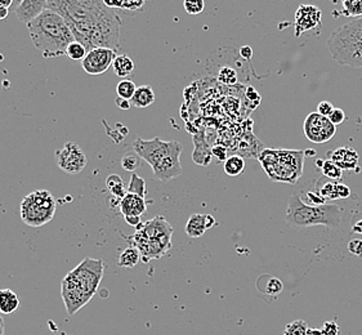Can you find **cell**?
Wrapping results in <instances>:
<instances>
[{"instance_id":"1","label":"cell","mask_w":362,"mask_h":335,"mask_svg":"<svg viewBox=\"0 0 362 335\" xmlns=\"http://www.w3.org/2000/svg\"><path fill=\"white\" fill-rule=\"evenodd\" d=\"M47 9L61 16L73 31L75 40L87 51L120 48L122 18L101 0H48Z\"/></svg>"},{"instance_id":"2","label":"cell","mask_w":362,"mask_h":335,"mask_svg":"<svg viewBox=\"0 0 362 335\" xmlns=\"http://www.w3.org/2000/svg\"><path fill=\"white\" fill-rule=\"evenodd\" d=\"M103 272V261L87 257L62 278L61 297L67 314L73 316L90 302L100 288Z\"/></svg>"},{"instance_id":"3","label":"cell","mask_w":362,"mask_h":335,"mask_svg":"<svg viewBox=\"0 0 362 335\" xmlns=\"http://www.w3.org/2000/svg\"><path fill=\"white\" fill-rule=\"evenodd\" d=\"M28 30L31 42L44 59L66 56L69 45L75 42L65 20L51 9H45L35 21L29 23Z\"/></svg>"},{"instance_id":"4","label":"cell","mask_w":362,"mask_h":335,"mask_svg":"<svg viewBox=\"0 0 362 335\" xmlns=\"http://www.w3.org/2000/svg\"><path fill=\"white\" fill-rule=\"evenodd\" d=\"M182 147L177 141H163L159 137L153 139H137L133 142V151L145 160L156 180L167 182L182 175Z\"/></svg>"},{"instance_id":"5","label":"cell","mask_w":362,"mask_h":335,"mask_svg":"<svg viewBox=\"0 0 362 335\" xmlns=\"http://www.w3.org/2000/svg\"><path fill=\"white\" fill-rule=\"evenodd\" d=\"M286 223L291 227L325 226L339 228L343 223V209L339 205L305 204L299 194H293L285 214Z\"/></svg>"},{"instance_id":"6","label":"cell","mask_w":362,"mask_h":335,"mask_svg":"<svg viewBox=\"0 0 362 335\" xmlns=\"http://www.w3.org/2000/svg\"><path fill=\"white\" fill-rule=\"evenodd\" d=\"M326 45L339 65L362 69V17L333 31Z\"/></svg>"},{"instance_id":"7","label":"cell","mask_w":362,"mask_h":335,"mask_svg":"<svg viewBox=\"0 0 362 335\" xmlns=\"http://www.w3.org/2000/svg\"><path fill=\"white\" fill-rule=\"evenodd\" d=\"M259 161L269 180L276 182L296 183L303 173L305 153L267 148L259 155Z\"/></svg>"},{"instance_id":"8","label":"cell","mask_w":362,"mask_h":335,"mask_svg":"<svg viewBox=\"0 0 362 335\" xmlns=\"http://www.w3.org/2000/svg\"><path fill=\"white\" fill-rule=\"evenodd\" d=\"M57 204L51 192L37 189L23 197L20 204L22 222L30 227H42L54 218Z\"/></svg>"},{"instance_id":"9","label":"cell","mask_w":362,"mask_h":335,"mask_svg":"<svg viewBox=\"0 0 362 335\" xmlns=\"http://www.w3.org/2000/svg\"><path fill=\"white\" fill-rule=\"evenodd\" d=\"M57 165L67 175H79L87 167V155L76 142H67L56 153Z\"/></svg>"},{"instance_id":"10","label":"cell","mask_w":362,"mask_h":335,"mask_svg":"<svg viewBox=\"0 0 362 335\" xmlns=\"http://www.w3.org/2000/svg\"><path fill=\"white\" fill-rule=\"evenodd\" d=\"M303 131L312 143L322 145L333 139L337 133V127L329 120V117H322L319 112H311L305 117Z\"/></svg>"},{"instance_id":"11","label":"cell","mask_w":362,"mask_h":335,"mask_svg":"<svg viewBox=\"0 0 362 335\" xmlns=\"http://www.w3.org/2000/svg\"><path fill=\"white\" fill-rule=\"evenodd\" d=\"M116 59V51L109 48H95L81 61V67L88 75H103L109 71Z\"/></svg>"},{"instance_id":"12","label":"cell","mask_w":362,"mask_h":335,"mask_svg":"<svg viewBox=\"0 0 362 335\" xmlns=\"http://www.w3.org/2000/svg\"><path fill=\"white\" fill-rule=\"evenodd\" d=\"M321 18H322V12L320 8L310 4H305L298 8L296 13V37H300L310 30L316 29L319 25H321Z\"/></svg>"},{"instance_id":"13","label":"cell","mask_w":362,"mask_h":335,"mask_svg":"<svg viewBox=\"0 0 362 335\" xmlns=\"http://www.w3.org/2000/svg\"><path fill=\"white\" fill-rule=\"evenodd\" d=\"M45 9H47L45 0H22L17 4L15 12L18 21H21L28 26L31 22L35 21Z\"/></svg>"},{"instance_id":"14","label":"cell","mask_w":362,"mask_h":335,"mask_svg":"<svg viewBox=\"0 0 362 335\" xmlns=\"http://www.w3.org/2000/svg\"><path fill=\"white\" fill-rule=\"evenodd\" d=\"M216 225H217V221L210 214H192L186 223L185 231L191 239H197L203 236L206 230H209Z\"/></svg>"},{"instance_id":"15","label":"cell","mask_w":362,"mask_h":335,"mask_svg":"<svg viewBox=\"0 0 362 335\" xmlns=\"http://www.w3.org/2000/svg\"><path fill=\"white\" fill-rule=\"evenodd\" d=\"M148 203L144 197L134 194H127L119 205V211L123 217H141L147 211Z\"/></svg>"},{"instance_id":"16","label":"cell","mask_w":362,"mask_h":335,"mask_svg":"<svg viewBox=\"0 0 362 335\" xmlns=\"http://www.w3.org/2000/svg\"><path fill=\"white\" fill-rule=\"evenodd\" d=\"M330 160L341 170H355L358 164V153L351 147H339L335 151H330Z\"/></svg>"},{"instance_id":"17","label":"cell","mask_w":362,"mask_h":335,"mask_svg":"<svg viewBox=\"0 0 362 335\" xmlns=\"http://www.w3.org/2000/svg\"><path fill=\"white\" fill-rule=\"evenodd\" d=\"M106 187H107V191L111 195L110 206L111 208H119L120 201L128 194V191L124 187L123 178L119 175H109L107 180H106Z\"/></svg>"},{"instance_id":"18","label":"cell","mask_w":362,"mask_h":335,"mask_svg":"<svg viewBox=\"0 0 362 335\" xmlns=\"http://www.w3.org/2000/svg\"><path fill=\"white\" fill-rule=\"evenodd\" d=\"M317 191L320 195L325 200H338V199H347L351 196V189L343 183H337L334 181L317 184Z\"/></svg>"},{"instance_id":"19","label":"cell","mask_w":362,"mask_h":335,"mask_svg":"<svg viewBox=\"0 0 362 335\" xmlns=\"http://www.w3.org/2000/svg\"><path fill=\"white\" fill-rule=\"evenodd\" d=\"M132 106L137 109H146L155 102V92L150 86H141L131 100Z\"/></svg>"},{"instance_id":"20","label":"cell","mask_w":362,"mask_h":335,"mask_svg":"<svg viewBox=\"0 0 362 335\" xmlns=\"http://www.w3.org/2000/svg\"><path fill=\"white\" fill-rule=\"evenodd\" d=\"M20 307V298L11 289L0 290V314L11 315L16 312Z\"/></svg>"},{"instance_id":"21","label":"cell","mask_w":362,"mask_h":335,"mask_svg":"<svg viewBox=\"0 0 362 335\" xmlns=\"http://www.w3.org/2000/svg\"><path fill=\"white\" fill-rule=\"evenodd\" d=\"M112 67H114V73L116 74V76L122 78V81L127 79L128 76H131L132 74L134 73V70H136L134 61L127 54L116 56Z\"/></svg>"},{"instance_id":"22","label":"cell","mask_w":362,"mask_h":335,"mask_svg":"<svg viewBox=\"0 0 362 335\" xmlns=\"http://www.w3.org/2000/svg\"><path fill=\"white\" fill-rule=\"evenodd\" d=\"M141 259L142 258H141V253L138 252V249L128 247V248L124 249L122 254L119 255L117 266L122 269H133L134 266H137Z\"/></svg>"},{"instance_id":"23","label":"cell","mask_w":362,"mask_h":335,"mask_svg":"<svg viewBox=\"0 0 362 335\" xmlns=\"http://www.w3.org/2000/svg\"><path fill=\"white\" fill-rule=\"evenodd\" d=\"M105 4L111 9H120L127 12H142L145 8L146 1L142 0H123V1H109L105 0Z\"/></svg>"},{"instance_id":"24","label":"cell","mask_w":362,"mask_h":335,"mask_svg":"<svg viewBox=\"0 0 362 335\" xmlns=\"http://www.w3.org/2000/svg\"><path fill=\"white\" fill-rule=\"evenodd\" d=\"M223 169H225L226 175L228 177H238L245 169V160L240 155H232L225 161Z\"/></svg>"},{"instance_id":"25","label":"cell","mask_w":362,"mask_h":335,"mask_svg":"<svg viewBox=\"0 0 362 335\" xmlns=\"http://www.w3.org/2000/svg\"><path fill=\"white\" fill-rule=\"evenodd\" d=\"M127 191H128V194H134V195L146 199V196H147V186H146L145 180L141 178L136 173H132L131 181H129Z\"/></svg>"},{"instance_id":"26","label":"cell","mask_w":362,"mask_h":335,"mask_svg":"<svg viewBox=\"0 0 362 335\" xmlns=\"http://www.w3.org/2000/svg\"><path fill=\"white\" fill-rule=\"evenodd\" d=\"M321 170H322V175L330 180V181H341V177H343V170L338 165H335L333 161L330 159L322 161L321 164Z\"/></svg>"},{"instance_id":"27","label":"cell","mask_w":362,"mask_h":335,"mask_svg":"<svg viewBox=\"0 0 362 335\" xmlns=\"http://www.w3.org/2000/svg\"><path fill=\"white\" fill-rule=\"evenodd\" d=\"M136 90H137V87H136L134 81H129V79L120 81V83L116 87L117 97L123 98V100H128V101H131L132 98H133Z\"/></svg>"},{"instance_id":"28","label":"cell","mask_w":362,"mask_h":335,"mask_svg":"<svg viewBox=\"0 0 362 335\" xmlns=\"http://www.w3.org/2000/svg\"><path fill=\"white\" fill-rule=\"evenodd\" d=\"M87 53V48H86L83 44L75 40V42H73V43L69 45V48H67V51H66V56L71 59V61L81 62L83 59H86Z\"/></svg>"},{"instance_id":"29","label":"cell","mask_w":362,"mask_h":335,"mask_svg":"<svg viewBox=\"0 0 362 335\" xmlns=\"http://www.w3.org/2000/svg\"><path fill=\"white\" fill-rule=\"evenodd\" d=\"M141 164H142V159L134 151L127 153L122 158V168H123L124 170H127V172L134 173L138 168L141 167Z\"/></svg>"},{"instance_id":"30","label":"cell","mask_w":362,"mask_h":335,"mask_svg":"<svg viewBox=\"0 0 362 335\" xmlns=\"http://www.w3.org/2000/svg\"><path fill=\"white\" fill-rule=\"evenodd\" d=\"M343 13L348 17H362L361 0H346L343 1Z\"/></svg>"},{"instance_id":"31","label":"cell","mask_w":362,"mask_h":335,"mask_svg":"<svg viewBox=\"0 0 362 335\" xmlns=\"http://www.w3.org/2000/svg\"><path fill=\"white\" fill-rule=\"evenodd\" d=\"M308 329V324L305 320L291 321L285 327L284 335H307Z\"/></svg>"},{"instance_id":"32","label":"cell","mask_w":362,"mask_h":335,"mask_svg":"<svg viewBox=\"0 0 362 335\" xmlns=\"http://www.w3.org/2000/svg\"><path fill=\"white\" fill-rule=\"evenodd\" d=\"M218 81L223 83L226 86H233L238 83V73L235 69L223 66V67H221V70L218 73Z\"/></svg>"},{"instance_id":"33","label":"cell","mask_w":362,"mask_h":335,"mask_svg":"<svg viewBox=\"0 0 362 335\" xmlns=\"http://www.w3.org/2000/svg\"><path fill=\"white\" fill-rule=\"evenodd\" d=\"M183 7L189 15H200L205 8V3L203 0H186Z\"/></svg>"},{"instance_id":"34","label":"cell","mask_w":362,"mask_h":335,"mask_svg":"<svg viewBox=\"0 0 362 335\" xmlns=\"http://www.w3.org/2000/svg\"><path fill=\"white\" fill-rule=\"evenodd\" d=\"M267 289L268 290L266 292V294H268V295H277L279 293L283 290V284L280 283L279 278L269 277V278H268Z\"/></svg>"},{"instance_id":"35","label":"cell","mask_w":362,"mask_h":335,"mask_svg":"<svg viewBox=\"0 0 362 335\" xmlns=\"http://www.w3.org/2000/svg\"><path fill=\"white\" fill-rule=\"evenodd\" d=\"M347 249L351 254L362 258V239H352L348 242Z\"/></svg>"},{"instance_id":"36","label":"cell","mask_w":362,"mask_h":335,"mask_svg":"<svg viewBox=\"0 0 362 335\" xmlns=\"http://www.w3.org/2000/svg\"><path fill=\"white\" fill-rule=\"evenodd\" d=\"M15 0H0V21L7 20L9 9L15 6Z\"/></svg>"},{"instance_id":"37","label":"cell","mask_w":362,"mask_h":335,"mask_svg":"<svg viewBox=\"0 0 362 335\" xmlns=\"http://www.w3.org/2000/svg\"><path fill=\"white\" fill-rule=\"evenodd\" d=\"M307 201L310 203V205H324L326 204V200L324 197L320 195L319 191H310V192H307Z\"/></svg>"},{"instance_id":"38","label":"cell","mask_w":362,"mask_h":335,"mask_svg":"<svg viewBox=\"0 0 362 335\" xmlns=\"http://www.w3.org/2000/svg\"><path fill=\"white\" fill-rule=\"evenodd\" d=\"M329 120L337 127V125L341 124L346 120V114L341 109H334L333 112L329 115Z\"/></svg>"},{"instance_id":"39","label":"cell","mask_w":362,"mask_h":335,"mask_svg":"<svg viewBox=\"0 0 362 335\" xmlns=\"http://www.w3.org/2000/svg\"><path fill=\"white\" fill-rule=\"evenodd\" d=\"M211 156H214L218 161H226L227 158V148L222 145H217V146L211 148Z\"/></svg>"},{"instance_id":"40","label":"cell","mask_w":362,"mask_h":335,"mask_svg":"<svg viewBox=\"0 0 362 335\" xmlns=\"http://www.w3.org/2000/svg\"><path fill=\"white\" fill-rule=\"evenodd\" d=\"M322 335H338L339 334V327L335 321H329L324 325V328L321 329Z\"/></svg>"},{"instance_id":"41","label":"cell","mask_w":362,"mask_h":335,"mask_svg":"<svg viewBox=\"0 0 362 335\" xmlns=\"http://www.w3.org/2000/svg\"><path fill=\"white\" fill-rule=\"evenodd\" d=\"M334 106L329 101H322L317 106V112L322 117H329V115L333 112Z\"/></svg>"},{"instance_id":"42","label":"cell","mask_w":362,"mask_h":335,"mask_svg":"<svg viewBox=\"0 0 362 335\" xmlns=\"http://www.w3.org/2000/svg\"><path fill=\"white\" fill-rule=\"evenodd\" d=\"M351 227H352V233L362 235V214L357 213V214H356V217L354 216Z\"/></svg>"},{"instance_id":"43","label":"cell","mask_w":362,"mask_h":335,"mask_svg":"<svg viewBox=\"0 0 362 335\" xmlns=\"http://www.w3.org/2000/svg\"><path fill=\"white\" fill-rule=\"evenodd\" d=\"M240 56L244 59H250L253 57V48L249 45H244L240 48Z\"/></svg>"},{"instance_id":"44","label":"cell","mask_w":362,"mask_h":335,"mask_svg":"<svg viewBox=\"0 0 362 335\" xmlns=\"http://www.w3.org/2000/svg\"><path fill=\"white\" fill-rule=\"evenodd\" d=\"M115 105L119 107V109L125 110V111H128V110L132 107L131 101H128V100H123V98H119V97L115 100Z\"/></svg>"},{"instance_id":"45","label":"cell","mask_w":362,"mask_h":335,"mask_svg":"<svg viewBox=\"0 0 362 335\" xmlns=\"http://www.w3.org/2000/svg\"><path fill=\"white\" fill-rule=\"evenodd\" d=\"M247 97L249 100L255 101V102H258V101L261 100V95H259V93H258L254 88H247Z\"/></svg>"},{"instance_id":"46","label":"cell","mask_w":362,"mask_h":335,"mask_svg":"<svg viewBox=\"0 0 362 335\" xmlns=\"http://www.w3.org/2000/svg\"><path fill=\"white\" fill-rule=\"evenodd\" d=\"M124 219H125V222H127L129 226L136 227V228L142 223L141 217H124Z\"/></svg>"},{"instance_id":"47","label":"cell","mask_w":362,"mask_h":335,"mask_svg":"<svg viewBox=\"0 0 362 335\" xmlns=\"http://www.w3.org/2000/svg\"><path fill=\"white\" fill-rule=\"evenodd\" d=\"M307 335H322V331L321 329H308Z\"/></svg>"},{"instance_id":"48","label":"cell","mask_w":362,"mask_h":335,"mask_svg":"<svg viewBox=\"0 0 362 335\" xmlns=\"http://www.w3.org/2000/svg\"><path fill=\"white\" fill-rule=\"evenodd\" d=\"M0 335H4V331H3V321L0 319Z\"/></svg>"},{"instance_id":"49","label":"cell","mask_w":362,"mask_h":335,"mask_svg":"<svg viewBox=\"0 0 362 335\" xmlns=\"http://www.w3.org/2000/svg\"><path fill=\"white\" fill-rule=\"evenodd\" d=\"M59 335H67V334H59Z\"/></svg>"}]
</instances>
